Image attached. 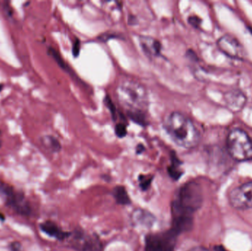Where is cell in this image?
Segmentation results:
<instances>
[{"instance_id":"6da1fadb","label":"cell","mask_w":252,"mask_h":251,"mask_svg":"<svg viewBox=\"0 0 252 251\" xmlns=\"http://www.w3.org/2000/svg\"><path fill=\"white\" fill-rule=\"evenodd\" d=\"M201 202V188L196 183L182 186L172 203V229L179 234L189 231L192 227V214L200 207Z\"/></svg>"},{"instance_id":"7a4b0ae2","label":"cell","mask_w":252,"mask_h":251,"mask_svg":"<svg viewBox=\"0 0 252 251\" xmlns=\"http://www.w3.org/2000/svg\"><path fill=\"white\" fill-rule=\"evenodd\" d=\"M163 126L172 141L179 147L191 149L199 143L200 134L196 127L190 119L180 112H172L167 115Z\"/></svg>"},{"instance_id":"3957f363","label":"cell","mask_w":252,"mask_h":251,"mask_svg":"<svg viewBox=\"0 0 252 251\" xmlns=\"http://www.w3.org/2000/svg\"><path fill=\"white\" fill-rule=\"evenodd\" d=\"M120 102L127 109V112H145L148 109V92L143 85L133 81H125L118 86Z\"/></svg>"},{"instance_id":"277c9868","label":"cell","mask_w":252,"mask_h":251,"mask_svg":"<svg viewBox=\"0 0 252 251\" xmlns=\"http://www.w3.org/2000/svg\"><path fill=\"white\" fill-rule=\"evenodd\" d=\"M226 144L229 155L235 161H252V140L244 130L235 128L230 131Z\"/></svg>"},{"instance_id":"5b68a950","label":"cell","mask_w":252,"mask_h":251,"mask_svg":"<svg viewBox=\"0 0 252 251\" xmlns=\"http://www.w3.org/2000/svg\"><path fill=\"white\" fill-rule=\"evenodd\" d=\"M0 194L4 197L7 207L14 211L18 215L31 216L32 208L23 193L16 191L10 186L0 182Z\"/></svg>"},{"instance_id":"8992f818","label":"cell","mask_w":252,"mask_h":251,"mask_svg":"<svg viewBox=\"0 0 252 251\" xmlns=\"http://www.w3.org/2000/svg\"><path fill=\"white\" fill-rule=\"evenodd\" d=\"M179 234L173 229L148 234L145 238V251H175Z\"/></svg>"},{"instance_id":"52a82bcc","label":"cell","mask_w":252,"mask_h":251,"mask_svg":"<svg viewBox=\"0 0 252 251\" xmlns=\"http://www.w3.org/2000/svg\"><path fill=\"white\" fill-rule=\"evenodd\" d=\"M229 200L231 206L238 210L252 209V181L232 189Z\"/></svg>"},{"instance_id":"ba28073f","label":"cell","mask_w":252,"mask_h":251,"mask_svg":"<svg viewBox=\"0 0 252 251\" xmlns=\"http://www.w3.org/2000/svg\"><path fill=\"white\" fill-rule=\"evenodd\" d=\"M72 249L78 251H101L103 246L97 237L86 234L81 231L69 234Z\"/></svg>"},{"instance_id":"9c48e42d","label":"cell","mask_w":252,"mask_h":251,"mask_svg":"<svg viewBox=\"0 0 252 251\" xmlns=\"http://www.w3.org/2000/svg\"><path fill=\"white\" fill-rule=\"evenodd\" d=\"M219 48L229 57L243 60L247 57L245 49L239 41L231 35L220 37L217 42Z\"/></svg>"},{"instance_id":"30bf717a","label":"cell","mask_w":252,"mask_h":251,"mask_svg":"<svg viewBox=\"0 0 252 251\" xmlns=\"http://www.w3.org/2000/svg\"><path fill=\"white\" fill-rule=\"evenodd\" d=\"M139 44L141 48L148 57H157L160 56L161 44L158 40L154 39L151 37H139Z\"/></svg>"},{"instance_id":"8fae6325","label":"cell","mask_w":252,"mask_h":251,"mask_svg":"<svg viewBox=\"0 0 252 251\" xmlns=\"http://www.w3.org/2000/svg\"><path fill=\"white\" fill-rule=\"evenodd\" d=\"M131 221L136 226L150 228L154 225L156 218L148 211L136 209L132 213Z\"/></svg>"},{"instance_id":"7c38bea8","label":"cell","mask_w":252,"mask_h":251,"mask_svg":"<svg viewBox=\"0 0 252 251\" xmlns=\"http://www.w3.org/2000/svg\"><path fill=\"white\" fill-rule=\"evenodd\" d=\"M40 229L50 237L56 238V240H64L68 239L70 233L62 231L55 223L52 221H45L40 225Z\"/></svg>"},{"instance_id":"4fadbf2b","label":"cell","mask_w":252,"mask_h":251,"mask_svg":"<svg viewBox=\"0 0 252 251\" xmlns=\"http://www.w3.org/2000/svg\"><path fill=\"white\" fill-rule=\"evenodd\" d=\"M226 103L231 110L236 112L242 109L245 104L246 97L241 91H231L226 94Z\"/></svg>"},{"instance_id":"5bb4252c","label":"cell","mask_w":252,"mask_h":251,"mask_svg":"<svg viewBox=\"0 0 252 251\" xmlns=\"http://www.w3.org/2000/svg\"><path fill=\"white\" fill-rule=\"evenodd\" d=\"M113 195L115 200L118 204L129 205L130 203V199L127 194V190L123 186H118L114 189Z\"/></svg>"},{"instance_id":"9a60e30c","label":"cell","mask_w":252,"mask_h":251,"mask_svg":"<svg viewBox=\"0 0 252 251\" xmlns=\"http://www.w3.org/2000/svg\"><path fill=\"white\" fill-rule=\"evenodd\" d=\"M41 141L43 145L53 153H58L62 150L60 141L53 136L47 135L43 137Z\"/></svg>"},{"instance_id":"2e32d148","label":"cell","mask_w":252,"mask_h":251,"mask_svg":"<svg viewBox=\"0 0 252 251\" xmlns=\"http://www.w3.org/2000/svg\"><path fill=\"white\" fill-rule=\"evenodd\" d=\"M171 165L169 167L167 171H168L169 175L173 179L178 180L182 175V170L180 169V162L176 157V155L173 153L172 156Z\"/></svg>"},{"instance_id":"e0dca14e","label":"cell","mask_w":252,"mask_h":251,"mask_svg":"<svg viewBox=\"0 0 252 251\" xmlns=\"http://www.w3.org/2000/svg\"><path fill=\"white\" fill-rule=\"evenodd\" d=\"M154 176L153 175H140L139 177V186L141 190L146 191L151 187Z\"/></svg>"},{"instance_id":"ac0fdd59","label":"cell","mask_w":252,"mask_h":251,"mask_svg":"<svg viewBox=\"0 0 252 251\" xmlns=\"http://www.w3.org/2000/svg\"><path fill=\"white\" fill-rule=\"evenodd\" d=\"M1 7H2L3 12H4L6 17L12 19L14 13H13V7L10 5V1H4V2H2Z\"/></svg>"},{"instance_id":"d6986e66","label":"cell","mask_w":252,"mask_h":251,"mask_svg":"<svg viewBox=\"0 0 252 251\" xmlns=\"http://www.w3.org/2000/svg\"><path fill=\"white\" fill-rule=\"evenodd\" d=\"M115 134L120 138L126 137L127 134L126 125L123 123H119L115 126Z\"/></svg>"},{"instance_id":"ffe728a7","label":"cell","mask_w":252,"mask_h":251,"mask_svg":"<svg viewBox=\"0 0 252 251\" xmlns=\"http://www.w3.org/2000/svg\"><path fill=\"white\" fill-rule=\"evenodd\" d=\"M105 103H106V106H107L108 109H109L111 113H112V116L115 117V115H116V109H115V106H114L110 97H106V98L105 99Z\"/></svg>"},{"instance_id":"44dd1931","label":"cell","mask_w":252,"mask_h":251,"mask_svg":"<svg viewBox=\"0 0 252 251\" xmlns=\"http://www.w3.org/2000/svg\"><path fill=\"white\" fill-rule=\"evenodd\" d=\"M80 50H81V42L79 40L76 39L73 43V47H72V55L74 57H77L80 54Z\"/></svg>"},{"instance_id":"7402d4cb","label":"cell","mask_w":252,"mask_h":251,"mask_svg":"<svg viewBox=\"0 0 252 251\" xmlns=\"http://www.w3.org/2000/svg\"><path fill=\"white\" fill-rule=\"evenodd\" d=\"M9 248H10V251H22V246L19 242H13L10 243Z\"/></svg>"},{"instance_id":"603a6c76","label":"cell","mask_w":252,"mask_h":251,"mask_svg":"<svg viewBox=\"0 0 252 251\" xmlns=\"http://www.w3.org/2000/svg\"><path fill=\"white\" fill-rule=\"evenodd\" d=\"M201 19L197 17V16H191V17L189 18V22L191 25L195 27V28H198L201 25Z\"/></svg>"},{"instance_id":"cb8c5ba5","label":"cell","mask_w":252,"mask_h":251,"mask_svg":"<svg viewBox=\"0 0 252 251\" xmlns=\"http://www.w3.org/2000/svg\"><path fill=\"white\" fill-rule=\"evenodd\" d=\"M210 251L207 250L205 248L203 247H195L192 248V249H189V251Z\"/></svg>"},{"instance_id":"d4e9b609","label":"cell","mask_w":252,"mask_h":251,"mask_svg":"<svg viewBox=\"0 0 252 251\" xmlns=\"http://www.w3.org/2000/svg\"><path fill=\"white\" fill-rule=\"evenodd\" d=\"M144 147L142 145V144H139V145L137 146V147H136V153H138V154H139V153H142V151L144 150Z\"/></svg>"},{"instance_id":"484cf974","label":"cell","mask_w":252,"mask_h":251,"mask_svg":"<svg viewBox=\"0 0 252 251\" xmlns=\"http://www.w3.org/2000/svg\"><path fill=\"white\" fill-rule=\"evenodd\" d=\"M2 146V131L0 129V148Z\"/></svg>"},{"instance_id":"4316f807","label":"cell","mask_w":252,"mask_h":251,"mask_svg":"<svg viewBox=\"0 0 252 251\" xmlns=\"http://www.w3.org/2000/svg\"><path fill=\"white\" fill-rule=\"evenodd\" d=\"M4 84H0V92H1V91H2L3 89H4Z\"/></svg>"}]
</instances>
